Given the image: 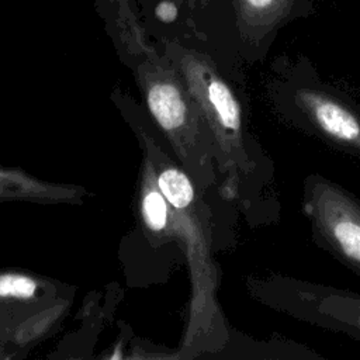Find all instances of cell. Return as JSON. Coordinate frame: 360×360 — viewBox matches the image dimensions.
I'll return each mask as SVG.
<instances>
[{
    "instance_id": "1",
    "label": "cell",
    "mask_w": 360,
    "mask_h": 360,
    "mask_svg": "<svg viewBox=\"0 0 360 360\" xmlns=\"http://www.w3.org/2000/svg\"><path fill=\"white\" fill-rule=\"evenodd\" d=\"M163 55L180 75L210 132L221 194L252 226L280 219L274 163L255 136L240 80L231 79L205 52L165 39Z\"/></svg>"
},
{
    "instance_id": "9",
    "label": "cell",
    "mask_w": 360,
    "mask_h": 360,
    "mask_svg": "<svg viewBox=\"0 0 360 360\" xmlns=\"http://www.w3.org/2000/svg\"><path fill=\"white\" fill-rule=\"evenodd\" d=\"M150 170L145 174V181L141 190L139 210L143 225L155 235H160L167 229L170 221V204L159 190L155 173Z\"/></svg>"
},
{
    "instance_id": "4",
    "label": "cell",
    "mask_w": 360,
    "mask_h": 360,
    "mask_svg": "<svg viewBox=\"0 0 360 360\" xmlns=\"http://www.w3.org/2000/svg\"><path fill=\"white\" fill-rule=\"evenodd\" d=\"M246 288L271 311L360 343V291L284 274L250 276Z\"/></svg>"
},
{
    "instance_id": "11",
    "label": "cell",
    "mask_w": 360,
    "mask_h": 360,
    "mask_svg": "<svg viewBox=\"0 0 360 360\" xmlns=\"http://www.w3.org/2000/svg\"><path fill=\"white\" fill-rule=\"evenodd\" d=\"M165 1L173 4L176 8H186V7L193 8V7L197 6L201 0H165Z\"/></svg>"
},
{
    "instance_id": "2",
    "label": "cell",
    "mask_w": 360,
    "mask_h": 360,
    "mask_svg": "<svg viewBox=\"0 0 360 360\" xmlns=\"http://www.w3.org/2000/svg\"><path fill=\"white\" fill-rule=\"evenodd\" d=\"M94 3L118 53L132 68L153 120L176 146L183 167L202 191L219 187L205 122L174 66L146 41L136 0Z\"/></svg>"
},
{
    "instance_id": "7",
    "label": "cell",
    "mask_w": 360,
    "mask_h": 360,
    "mask_svg": "<svg viewBox=\"0 0 360 360\" xmlns=\"http://www.w3.org/2000/svg\"><path fill=\"white\" fill-rule=\"evenodd\" d=\"M152 167L159 190L169 201L172 210L186 212L197 207L198 195L202 190L184 167H179L167 156L158 158L153 155Z\"/></svg>"
},
{
    "instance_id": "10",
    "label": "cell",
    "mask_w": 360,
    "mask_h": 360,
    "mask_svg": "<svg viewBox=\"0 0 360 360\" xmlns=\"http://www.w3.org/2000/svg\"><path fill=\"white\" fill-rule=\"evenodd\" d=\"M37 278L14 271L0 273V301H30L38 295Z\"/></svg>"
},
{
    "instance_id": "6",
    "label": "cell",
    "mask_w": 360,
    "mask_h": 360,
    "mask_svg": "<svg viewBox=\"0 0 360 360\" xmlns=\"http://www.w3.org/2000/svg\"><path fill=\"white\" fill-rule=\"evenodd\" d=\"M87 195L83 187L49 183L18 169L0 167V202L30 201L39 204H80Z\"/></svg>"
},
{
    "instance_id": "5",
    "label": "cell",
    "mask_w": 360,
    "mask_h": 360,
    "mask_svg": "<svg viewBox=\"0 0 360 360\" xmlns=\"http://www.w3.org/2000/svg\"><path fill=\"white\" fill-rule=\"evenodd\" d=\"M301 208L314 242L360 277V200L339 183L311 173L302 183Z\"/></svg>"
},
{
    "instance_id": "3",
    "label": "cell",
    "mask_w": 360,
    "mask_h": 360,
    "mask_svg": "<svg viewBox=\"0 0 360 360\" xmlns=\"http://www.w3.org/2000/svg\"><path fill=\"white\" fill-rule=\"evenodd\" d=\"M267 98L288 127L360 158V103L322 82L312 69L298 66L280 72L267 89Z\"/></svg>"
},
{
    "instance_id": "8",
    "label": "cell",
    "mask_w": 360,
    "mask_h": 360,
    "mask_svg": "<svg viewBox=\"0 0 360 360\" xmlns=\"http://www.w3.org/2000/svg\"><path fill=\"white\" fill-rule=\"evenodd\" d=\"M245 42L260 46L263 37L287 13L288 0H233Z\"/></svg>"
}]
</instances>
